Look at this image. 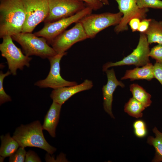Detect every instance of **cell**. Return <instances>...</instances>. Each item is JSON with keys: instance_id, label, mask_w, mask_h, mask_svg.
Here are the masks:
<instances>
[{"instance_id": "cell-22", "label": "cell", "mask_w": 162, "mask_h": 162, "mask_svg": "<svg viewBox=\"0 0 162 162\" xmlns=\"http://www.w3.org/2000/svg\"><path fill=\"white\" fill-rule=\"evenodd\" d=\"M134 132L136 136L142 138L146 136L147 130L146 124L142 120H137L135 121L133 124Z\"/></svg>"}, {"instance_id": "cell-8", "label": "cell", "mask_w": 162, "mask_h": 162, "mask_svg": "<svg viewBox=\"0 0 162 162\" xmlns=\"http://www.w3.org/2000/svg\"><path fill=\"white\" fill-rule=\"evenodd\" d=\"M149 44L146 34L140 33L138 45L133 51L119 61L106 62L103 66V71L105 72L109 68L113 67L132 65L136 67H142L150 63Z\"/></svg>"}, {"instance_id": "cell-18", "label": "cell", "mask_w": 162, "mask_h": 162, "mask_svg": "<svg viewBox=\"0 0 162 162\" xmlns=\"http://www.w3.org/2000/svg\"><path fill=\"white\" fill-rule=\"evenodd\" d=\"M1 145L0 155L3 158L10 157L18 148L19 145L17 141L8 133L0 136Z\"/></svg>"}, {"instance_id": "cell-20", "label": "cell", "mask_w": 162, "mask_h": 162, "mask_svg": "<svg viewBox=\"0 0 162 162\" xmlns=\"http://www.w3.org/2000/svg\"><path fill=\"white\" fill-rule=\"evenodd\" d=\"M133 97L142 104L146 108L150 106L152 103L151 95L137 84H131L129 86Z\"/></svg>"}, {"instance_id": "cell-19", "label": "cell", "mask_w": 162, "mask_h": 162, "mask_svg": "<svg viewBox=\"0 0 162 162\" xmlns=\"http://www.w3.org/2000/svg\"><path fill=\"white\" fill-rule=\"evenodd\" d=\"M152 131L155 137L149 136L147 141V143L153 146L155 150L154 156L152 162H162V131H160L155 127L153 129Z\"/></svg>"}, {"instance_id": "cell-15", "label": "cell", "mask_w": 162, "mask_h": 162, "mask_svg": "<svg viewBox=\"0 0 162 162\" xmlns=\"http://www.w3.org/2000/svg\"><path fill=\"white\" fill-rule=\"evenodd\" d=\"M62 105L53 101L46 115L42 127L52 137L56 136V129L58 123Z\"/></svg>"}, {"instance_id": "cell-25", "label": "cell", "mask_w": 162, "mask_h": 162, "mask_svg": "<svg viewBox=\"0 0 162 162\" xmlns=\"http://www.w3.org/2000/svg\"><path fill=\"white\" fill-rule=\"evenodd\" d=\"M26 152L25 148L20 147L9 158L10 162H23L25 161Z\"/></svg>"}, {"instance_id": "cell-16", "label": "cell", "mask_w": 162, "mask_h": 162, "mask_svg": "<svg viewBox=\"0 0 162 162\" xmlns=\"http://www.w3.org/2000/svg\"><path fill=\"white\" fill-rule=\"evenodd\" d=\"M154 66L150 62L141 68L136 67L126 71L121 80L130 79L131 81L135 80H145L150 81L154 78Z\"/></svg>"}, {"instance_id": "cell-7", "label": "cell", "mask_w": 162, "mask_h": 162, "mask_svg": "<svg viewBox=\"0 0 162 162\" xmlns=\"http://www.w3.org/2000/svg\"><path fill=\"white\" fill-rule=\"evenodd\" d=\"M49 0H22L26 19L21 32L32 33L36 27L44 21L49 12Z\"/></svg>"}, {"instance_id": "cell-28", "label": "cell", "mask_w": 162, "mask_h": 162, "mask_svg": "<svg viewBox=\"0 0 162 162\" xmlns=\"http://www.w3.org/2000/svg\"><path fill=\"white\" fill-rule=\"evenodd\" d=\"M154 66V78L159 81L162 86V64L156 62Z\"/></svg>"}, {"instance_id": "cell-5", "label": "cell", "mask_w": 162, "mask_h": 162, "mask_svg": "<svg viewBox=\"0 0 162 162\" xmlns=\"http://www.w3.org/2000/svg\"><path fill=\"white\" fill-rule=\"evenodd\" d=\"M2 38V42L0 44L1 55L6 59L11 74L16 75L18 69L22 70L25 66L29 67L32 58L23 54L14 43L11 36H6Z\"/></svg>"}, {"instance_id": "cell-23", "label": "cell", "mask_w": 162, "mask_h": 162, "mask_svg": "<svg viewBox=\"0 0 162 162\" xmlns=\"http://www.w3.org/2000/svg\"><path fill=\"white\" fill-rule=\"evenodd\" d=\"M9 70L5 73H3L2 71L0 72V104H2L8 101H11V97L5 92L3 87V81L4 78L11 74Z\"/></svg>"}, {"instance_id": "cell-10", "label": "cell", "mask_w": 162, "mask_h": 162, "mask_svg": "<svg viewBox=\"0 0 162 162\" xmlns=\"http://www.w3.org/2000/svg\"><path fill=\"white\" fill-rule=\"evenodd\" d=\"M88 38L81 24L78 21L71 28L56 37L50 44L57 54L63 53L75 44Z\"/></svg>"}, {"instance_id": "cell-9", "label": "cell", "mask_w": 162, "mask_h": 162, "mask_svg": "<svg viewBox=\"0 0 162 162\" xmlns=\"http://www.w3.org/2000/svg\"><path fill=\"white\" fill-rule=\"evenodd\" d=\"M87 6L80 0H49V12L44 22H52L72 16Z\"/></svg>"}, {"instance_id": "cell-27", "label": "cell", "mask_w": 162, "mask_h": 162, "mask_svg": "<svg viewBox=\"0 0 162 162\" xmlns=\"http://www.w3.org/2000/svg\"><path fill=\"white\" fill-rule=\"evenodd\" d=\"M84 2L92 8L93 10H97L102 8L104 5L100 0H80Z\"/></svg>"}, {"instance_id": "cell-24", "label": "cell", "mask_w": 162, "mask_h": 162, "mask_svg": "<svg viewBox=\"0 0 162 162\" xmlns=\"http://www.w3.org/2000/svg\"><path fill=\"white\" fill-rule=\"evenodd\" d=\"M137 3L141 8H151L162 9L161 0H137Z\"/></svg>"}, {"instance_id": "cell-4", "label": "cell", "mask_w": 162, "mask_h": 162, "mask_svg": "<svg viewBox=\"0 0 162 162\" xmlns=\"http://www.w3.org/2000/svg\"><path fill=\"white\" fill-rule=\"evenodd\" d=\"M122 16V14L119 11L116 13H91L83 17L79 22L81 24L88 38H93L104 29L118 25Z\"/></svg>"}, {"instance_id": "cell-21", "label": "cell", "mask_w": 162, "mask_h": 162, "mask_svg": "<svg viewBox=\"0 0 162 162\" xmlns=\"http://www.w3.org/2000/svg\"><path fill=\"white\" fill-rule=\"evenodd\" d=\"M145 108L142 104L133 97L125 104L124 111L130 116L139 118L142 116V112Z\"/></svg>"}, {"instance_id": "cell-6", "label": "cell", "mask_w": 162, "mask_h": 162, "mask_svg": "<svg viewBox=\"0 0 162 162\" xmlns=\"http://www.w3.org/2000/svg\"><path fill=\"white\" fill-rule=\"evenodd\" d=\"M93 10L87 6L75 14L57 21L45 23L41 29L34 33L36 35L46 38L48 44H50L56 37L65 30L72 24L76 23L86 16L92 13Z\"/></svg>"}, {"instance_id": "cell-3", "label": "cell", "mask_w": 162, "mask_h": 162, "mask_svg": "<svg viewBox=\"0 0 162 162\" xmlns=\"http://www.w3.org/2000/svg\"><path fill=\"white\" fill-rule=\"evenodd\" d=\"M13 40L21 46L27 56H36L43 58H48L57 53L49 46L46 39L32 33L21 32L11 36Z\"/></svg>"}, {"instance_id": "cell-1", "label": "cell", "mask_w": 162, "mask_h": 162, "mask_svg": "<svg viewBox=\"0 0 162 162\" xmlns=\"http://www.w3.org/2000/svg\"><path fill=\"white\" fill-rule=\"evenodd\" d=\"M26 14L22 0H0V38L22 32Z\"/></svg>"}, {"instance_id": "cell-12", "label": "cell", "mask_w": 162, "mask_h": 162, "mask_svg": "<svg viewBox=\"0 0 162 162\" xmlns=\"http://www.w3.org/2000/svg\"><path fill=\"white\" fill-rule=\"evenodd\" d=\"M118 4L119 11L123 16L119 23L114 29L117 34L128 29V24L132 19L137 18L141 20L146 18L148 8H140L137 0H115Z\"/></svg>"}, {"instance_id": "cell-13", "label": "cell", "mask_w": 162, "mask_h": 162, "mask_svg": "<svg viewBox=\"0 0 162 162\" xmlns=\"http://www.w3.org/2000/svg\"><path fill=\"white\" fill-rule=\"evenodd\" d=\"M105 72L107 77V82L102 88L104 102L103 105L105 111L112 118L115 117L112 111L113 94L118 86L122 88L125 86L124 84L117 79L113 68L107 69Z\"/></svg>"}, {"instance_id": "cell-32", "label": "cell", "mask_w": 162, "mask_h": 162, "mask_svg": "<svg viewBox=\"0 0 162 162\" xmlns=\"http://www.w3.org/2000/svg\"><path fill=\"white\" fill-rule=\"evenodd\" d=\"M104 5H109L110 4L109 0H100Z\"/></svg>"}, {"instance_id": "cell-29", "label": "cell", "mask_w": 162, "mask_h": 162, "mask_svg": "<svg viewBox=\"0 0 162 162\" xmlns=\"http://www.w3.org/2000/svg\"><path fill=\"white\" fill-rule=\"evenodd\" d=\"M25 162H40L41 160L37 154L33 151L29 150L26 152Z\"/></svg>"}, {"instance_id": "cell-11", "label": "cell", "mask_w": 162, "mask_h": 162, "mask_svg": "<svg viewBox=\"0 0 162 162\" xmlns=\"http://www.w3.org/2000/svg\"><path fill=\"white\" fill-rule=\"evenodd\" d=\"M67 52L56 55L48 58L50 65L49 73L44 79L36 82L34 85L41 88H50L53 89L75 86L78 84L75 81H70L63 79L60 73V62Z\"/></svg>"}, {"instance_id": "cell-2", "label": "cell", "mask_w": 162, "mask_h": 162, "mask_svg": "<svg viewBox=\"0 0 162 162\" xmlns=\"http://www.w3.org/2000/svg\"><path fill=\"white\" fill-rule=\"evenodd\" d=\"M42 125L39 121L17 128L13 137L18 143L20 147L38 148L46 151L50 154L56 150L46 140L43 132Z\"/></svg>"}, {"instance_id": "cell-30", "label": "cell", "mask_w": 162, "mask_h": 162, "mask_svg": "<svg viewBox=\"0 0 162 162\" xmlns=\"http://www.w3.org/2000/svg\"><path fill=\"white\" fill-rule=\"evenodd\" d=\"M152 19L146 18L141 20L137 31L140 33H144L148 30Z\"/></svg>"}, {"instance_id": "cell-31", "label": "cell", "mask_w": 162, "mask_h": 162, "mask_svg": "<svg viewBox=\"0 0 162 162\" xmlns=\"http://www.w3.org/2000/svg\"><path fill=\"white\" fill-rule=\"evenodd\" d=\"M141 20L138 18H135L129 21L128 24L133 32L137 31Z\"/></svg>"}, {"instance_id": "cell-14", "label": "cell", "mask_w": 162, "mask_h": 162, "mask_svg": "<svg viewBox=\"0 0 162 162\" xmlns=\"http://www.w3.org/2000/svg\"><path fill=\"white\" fill-rule=\"evenodd\" d=\"M93 86L92 81L86 79L79 84L54 89L52 92L50 96L53 101L62 105L74 94L89 90L92 88Z\"/></svg>"}, {"instance_id": "cell-17", "label": "cell", "mask_w": 162, "mask_h": 162, "mask_svg": "<svg viewBox=\"0 0 162 162\" xmlns=\"http://www.w3.org/2000/svg\"><path fill=\"white\" fill-rule=\"evenodd\" d=\"M145 34L149 44H162V21L152 19L149 27Z\"/></svg>"}, {"instance_id": "cell-26", "label": "cell", "mask_w": 162, "mask_h": 162, "mask_svg": "<svg viewBox=\"0 0 162 162\" xmlns=\"http://www.w3.org/2000/svg\"><path fill=\"white\" fill-rule=\"evenodd\" d=\"M149 56L156 60V62L162 64V44H158L150 50Z\"/></svg>"}]
</instances>
